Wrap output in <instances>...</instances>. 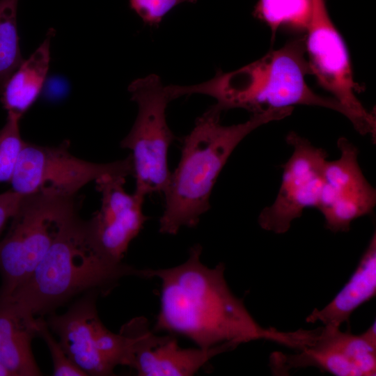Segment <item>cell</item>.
<instances>
[{
	"instance_id": "cell-1",
	"label": "cell",
	"mask_w": 376,
	"mask_h": 376,
	"mask_svg": "<svg viewBox=\"0 0 376 376\" xmlns=\"http://www.w3.org/2000/svg\"><path fill=\"white\" fill-rule=\"evenodd\" d=\"M202 249L200 244L192 246L187 260L176 267L147 269L146 279L162 282L155 331L184 336L203 349L222 344L234 348L258 340L297 351L309 344L312 330L282 331L261 326L229 288L224 264L213 268L203 265Z\"/></svg>"
},
{
	"instance_id": "cell-2",
	"label": "cell",
	"mask_w": 376,
	"mask_h": 376,
	"mask_svg": "<svg viewBox=\"0 0 376 376\" xmlns=\"http://www.w3.org/2000/svg\"><path fill=\"white\" fill-rule=\"evenodd\" d=\"M292 109L254 113L246 122L229 126L220 123L222 111L214 105L198 117L182 139L180 162L163 192L165 203L159 232L175 235L183 226L195 227L210 208L214 185L237 146L257 127L288 116Z\"/></svg>"
},
{
	"instance_id": "cell-3",
	"label": "cell",
	"mask_w": 376,
	"mask_h": 376,
	"mask_svg": "<svg viewBox=\"0 0 376 376\" xmlns=\"http://www.w3.org/2000/svg\"><path fill=\"white\" fill-rule=\"evenodd\" d=\"M130 276L146 278V269L102 256L90 239L86 221L76 214L27 280L0 300L29 318L43 317L88 292L107 295Z\"/></svg>"
},
{
	"instance_id": "cell-4",
	"label": "cell",
	"mask_w": 376,
	"mask_h": 376,
	"mask_svg": "<svg viewBox=\"0 0 376 376\" xmlns=\"http://www.w3.org/2000/svg\"><path fill=\"white\" fill-rule=\"evenodd\" d=\"M306 55L305 36L298 37L237 70H218L211 79L196 85H173V93L177 98L209 95L221 111L241 108L254 113L304 104L331 109L351 121L350 113L336 99L318 95L307 85L305 77L312 72Z\"/></svg>"
},
{
	"instance_id": "cell-5",
	"label": "cell",
	"mask_w": 376,
	"mask_h": 376,
	"mask_svg": "<svg viewBox=\"0 0 376 376\" xmlns=\"http://www.w3.org/2000/svg\"><path fill=\"white\" fill-rule=\"evenodd\" d=\"M76 214L75 197L24 196L7 233L0 239V299L9 297L27 280Z\"/></svg>"
},
{
	"instance_id": "cell-6",
	"label": "cell",
	"mask_w": 376,
	"mask_h": 376,
	"mask_svg": "<svg viewBox=\"0 0 376 376\" xmlns=\"http://www.w3.org/2000/svg\"><path fill=\"white\" fill-rule=\"evenodd\" d=\"M128 90L138 113L120 146L131 151L134 193L145 198L163 193L169 181L168 151L175 136L167 124L166 109L172 100L157 75L134 80Z\"/></svg>"
},
{
	"instance_id": "cell-7",
	"label": "cell",
	"mask_w": 376,
	"mask_h": 376,
	"mask_svg": "<svg viewBox=\"0 0 376 376\" xmlns=\"http://www.w3.org/2000/svg\"><path fill=\"white\" fill-rule=\"evenodd\" d=\"M98 296L95 291L82 295L65 313H52L46 322L69 358L87 375H113L116 366H130L133 340L104 325L96 307Z\"/></svg>"
},
{
	"instance_id": "cell-8",
	"label": "cell",
	"mask_w": 376,
	"mask_h": 376,
	"mask_svg": "<svg viewBox=\"0 0 376 376\" xmlns=\"http://www.w3.org/2000/svg\"><path fill=\"white\" fill-rule=\"evenodd\" d=\"M106 174H133L130 155L124 159L98 164L72 155L65 143L44 146L24 141L10 182L22 195L43 194L75 197L86 185Z\"/></svg>"
},
{
	"instance_id": "cell-9",
	"label": "cell",
	"mask_w": 376,
	"mask_h": 376,
	"mask_svg": "<svg viewBox=\"0 0 376 376\" xmlns=\"http://www.w3.org/2000/svg\"><path fill=\"white\" fill-rule=\"evenodd\" d=\"M311 3L305 45L312 75L348 111L356 130L375 138V116L355 95L362 87L354 81L346 46L330 18L325 1L311 0Z\"/></svg>"
},
{
	"instance_id": "cell-10",
	"label": "cell",
	"mask_w": 376,
	"mask_h": 376,
	"mask_svg": "<svg viewBox=\"0 0 376 376\" xmlns=\"http://www.w3.org/2000/svg\"><path fill=\"white\" fill-rule=\"evenodd\" d=\"M375 323L359 335L324 325L318 328L313 341L297 354L273 353L271 369L278 375H285L292 369L312 366L336 376H375Z\"/></svg>"
},
{
	"instance_id": "cell-11",
	"label": "cell",
	"mask_w": 376,
	"mask_h": 376,
	"mask_svg": "<svg viewBox=\"0 0 376 376\" xmlns=\"http://www.w3.org/2000/svg\"><path fill=\"white\" fill-rule=\"evenodd\" d=\"M286 141L293 152L283 166L280 189L274 203L261 211L258 219L263 229L276 234L286 233L306 208H317L327 157L324 150L295 132H290Z\"/></svg>"
},
{
	"instance_id": "cell-12",
	"label": "cell",
	"mask_w": 376,
	"mask_h": 376,
	"mask_svg": "<svg viewBox=\"0 0 376 376\" xmlns=\"http://www.w3.org/2000/svg\"><path fill=\"white\" fill-rule=\"evenodd\" d=\"M340 157L326 161L323 184L317 208L326 227L334 233L347 232L356 219L370 214L376 192L364 177L358 163V149L346 138L337 143Z\"/></svg>"
},
{
	"instance_id": "cell-13",
	"label": "cell",
	"mask_w": 376,
	"mask_h": 376,
	"mask_svg": "<svg viewBox=\"0 0 376 376\" xmlns=\"http://www.w3.org/2000/svg\"><path fill=\"white\" fill-rule=\"evenodd\" d=\"M125 176L106 174L95 182L101 194V206L86 221L90 239L104 257L121 262L130 242L148 219L143 212L144 197L129 194L124 188Z\"/></svg>"
},
{
	"instance_id": "cell-14",
	"label": "cell",
	"mask_w": 376,
	"mask_h": 376,
	"mask_svg": "<svg viewBox=\"0 0 376 376\" xmlns=\"http://www.w3.org/2000/svg\"><path fill=\"white\" fill-rule=\"evenodd\" d=\"M136 334L131 368L139 376H191L214 356L233 349L222 344L209 349L182 348L172 336H159L144 318L132 319Z\"/></svg>"
},
{
	"instance_id": "cell-15",
	"label": "cell",
	"mask_w": 376,
	"mask_h": 376,
	"mask_svg": "<svg viewBox=\"0 0 376 376\" xmlns=\"http://www.w3.org/2000/svg\"><path fill=\"white\" fill-rule=\"evenodd\" d=\"M376 294V234L373 235L357 268L334 299L321 309L315 308L306 318L339 327L348 322L354 311Z\"/></svg>"
},
{
	"instance_id": "cell-16",
	"label": "cell",
	"mask_w": 376,
	"mask_h": 376,
	"mask_svg": "<svg viewBox=\"0 0 376 376\" xmlns=\"http://www.w3.org/2000/svg\"><path fill=\"white\" fill-rule=\"evenodd\" d=\"M38 335V318H31L0 300V363L11 376H38L31 341Z\"/></svg>"
},
{
	"instance_id": "cell-17",
	"label": "cell",
	"mask_w": 376,
	"mask_h": 376,
	"mask_svg": "<svg viewBox=\"0 0 376 376\" xmlns=\"http://www.w3.org/2000/svg\"><path fill=\"white\" fill-rule=\"evenodd\" d=\"M54 30L34 52L12 73L0 91L1 102L8 115L21 119L38 99L50 63V42Z\"/></svg>"
},
{
	"instance_id": "cell-18",
	"label": "cell",
	"mask_w": 376,
	"mask_h": 376,
	"mask_svg": "<svg viewBox=\"0 0 376 376\" xmlns=\"http://www.w3.org/2000/svg\"><path fill=\"white\" fill-rule=\"evenodd\" d=\"M311 12V0H258L253 15L268 25L273 38L282 25L306 30Z\"/></svg>"
},
{
	"instance_id": "cell-19",
	"label": "cell",
	"mask_w": 376,
	"mask_h": 376,
	"mask_svg": "<svg viewBox=\"0 0 376 376\" xmlns=\"http://www.w3.org/2000/svg\"><path fill=\"white\" fill-rule=\"evenodd\" d=\"M19 0H0V91L23 62L17 31Z\"/></svg>"
},
{
	"instance_id": "cell-20",
	"label": "cell",
	"mask_w": 376,
	"mask_h": 376,
	"mask_svg": "<svg viewBox=\"0 0 376 376\" xmlns=\"http://www.w3.org/2000/svg\"><path fill=\"white\" fill-rule=\"evenodd\" d=\"M19 120L8 114L0 130V184L10 182L25 141L21 136Z\"/></svg>"
},
{
	"instance_id": "cell-21",
	"label": "cell",
	"mask_w": 376,
	"mask_h": 376,
	"mask_svg": "<svg viewBox=\"0 0 376 376\" xmlns=\"http://www.w3.org/2000/svg\"><path fill=\"white\" fill-rule=\"evenodd\" d=\"M38 335L46 343L51 354L54 375L86 376L87 375L69 358L58 340L52 336L43 317H38Z\"/></svg>"
},
{
	"instance_id": "cell-22",
	"label": "cell",
	"mask_w": 376,
	"mask_h": 376,
	"mask_svg": "<svg viewBox=\"0 0 376 376\" xmlns=\"http://www.w3.org/2000/svg\"><path fill=\"white\" fill-rule=\"evenodd\" d=\"M197 0H130V8L150 26H157L176 6Z\"/></svg>"
},
{
	"instance_id": "cell-23",
	"label": "cell",
	"mask_w": 376,
	"mask_h": 376,
	"mask_svg": "<svg viewBox=\"0 0 376 376\" xmlns=\"http://www.w3.org/2000/svg\"><path fill=\"white\" fill-rule=\"evenodd\" d=\"M24 196L13 189L0 194V237L8 221L19 209Z\"/></svg>"
},
{
	"instance_id": "cell-24",
	"label": "cell",
	"mask_w": 376,
	"mask_h": 376,
	"mask_svg": "<svg viewBox=\"0 0 376 376\" xmlns=\"http://www.w3.org/2000/svg\"><path fill=\"white\" fill-rule=\"evenodd\" d=\"M0 376H11L10 373L0 363Z\"/></svg>"
}]
</instances>
